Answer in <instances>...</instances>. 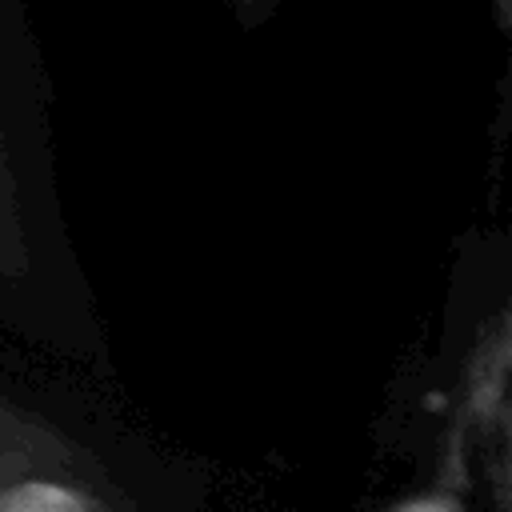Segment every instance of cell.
Instances as JSON below:
<instances>
[{
    "instance_id": "obj_2",
    "label": "cell",
    "mask_w": 512,
    "mask_h": 512,
    "mask_svg": "<svg viewBox=\"0 0 512 512\" xmlns=\"http://www.w3.org/2000/svg\"><path fill=\"white\" fill-rule=\"evenodd\" d=\"M460 440L480 448L484 480L492 492L496 512H508V440H512V412H508V320L496 316L464 368V412H460Z\"/></svg>"
},
{
    "instance_id": "obj_3",
    "label": "cell",
    "mask_w": 512,
    "mask_h": 512,
    "mask_svg": "<svg viewBox=\"0 0 512 512\" xmlns=\"http://www.w3.org/2000/svg\"><path fill=\"white\" fill-rule=\"evenodd\" d=\"M28 184L20 168V148L12 136V116L0 88V288L28 284L36 268V232H32Z\"/></svg>"
},
{
    "instance_id": "obj_4",
    "label": "cell",
    "mask_w": 512,
    "mask_h": 512,
    "mask_svg": "<svg viewBox=\"0 0 512 512\" xmlns=\"http://www.w3.org/2000/svg\"><path fill=\"white\" fill-rule=\"evenodd\" d=\"M392 512H464V504H460V492H456V488H440V492L408 496V500H400Z\"/></svg>"
},
{
    "instance_id": "obj_1",
    "label": "cell",
    "mask_w": 512,
    "mask_h": 512,
    "mask_svg": "<svg viewBox=\"0 0 512 512\" xmlns=\"http://www.w3.org/2000/svg\"><path fill=\"white\" fill-rule=\"evenodd\" d=\"M0 512H124L100 464L0 388Z\"/></svg>"
},
{
    "instance_id": "obj_5",
    "label": "cell",
    "mask_w": 512,
    "mask_h": 512,
    "mask_svg": "<svg viewBox=\"0 0 512 512\" xmlns=\"http://www.w3.org/2000/svg\"><path fill=\"white\" fill-rule=\"evenodd\" d=\"M224 4H228L244 24H260V20H264L280 0H224Z\"/></svg>"
}]
</instances>
